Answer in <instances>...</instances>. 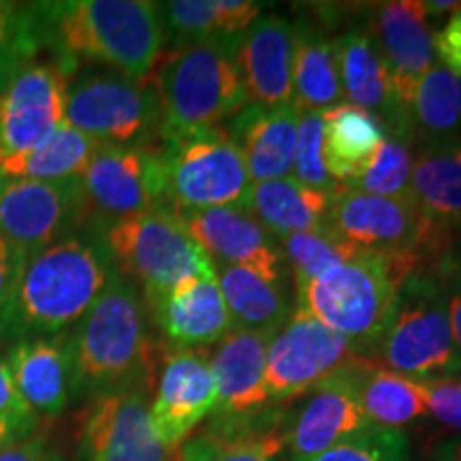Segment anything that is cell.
I'll use <instances>...</instances> for the list:
<instances>
[{"label": "cell", "mask_w": 461, "mask_h": 461, "mask_svg": "<svg viewBox=\"0 0 461 461\" xmlns=\"http://www.w3.org/2000/svg\"><path fill=\"white\" fill-rule=\"evenodd\" d=\"M88 218L79 177H0V233L28 257L71 238Z\"/></svg>", "instance_id": "cell-12"}, {"label": "cell", "mask_w": 461, "mask_h": 461, "mask_svg": "<svg viewBox=\"0 0 461 461\" xmlns=\"http://www.w3.org/2000/svg\"><path fill=\"white\" fill-rule=\"evenodd\" d=\"M79 180L90 216L105 224L167 207L158 146L101 143Z\"/></svg>", "instance_id": "cell-13"}, {"label": "cell", "mask_w": 461, "mask_h": 461, "mask_svg": "<svg viewBox=\"0 0 461 461\" xmlns=\"http://www.w3.org/2000/svg\"><path fill=\"white\" fill-rule=\"evenodd\" d=\"M408 126L414 152L461 143V77L440 62L431 67L408 105Z\"/></svg>", "instance_id": "cell-28"}, {"label": "cell", "mask_w": 461, "mask_h": 461, "mask_svg": "<svg viewBox=\"0 0 461 461\" xmlns=\"http://www.w3.org/2000/svg\"><path fill=\"white\" fill-rule=\"evenodd\" d=\"M65 122L112 146H154L160 109L152 75L137 79L115 71L82 73L68 82Z\"/></svg>", "instance_id": "cell-10"}, {"label": "cell", "mask_w": 461, "mask_h": 461, "mask_svg": "<svg viewBox=\"0 0 461 461\" xmlns=\"http://www.w3.org/2000/svg\"><path fill=\"white\" fill-rule=\"evenodd\" d=\"M148 314L176 350H201L233 330L218 276H197L165 293L143 297Z\"/></svg>", "instance_id": "cell-19"}, {"label": "cell", "mask_w": 461, "mask_h": 461, "mask_svg": "<svg viewBox=\"0 0 461 461\" xmlns=\"http://www.w3.org/2000/svg\"><path fill=\"white\" fill-rule=\"evenodd\" d=\"M350 367L314 387L299 406L285 434L291 461H312L344 438L370 428L357 400Z\"/></svg>", "instance_id": "cell-21"}, {"label": "cell", "mask_w": 461, "mask_h": 461, "mask_svg": "<svg viewBox=\"0 0 461 461\" xmlns=\"http://www.w3.org/2000/svg\"><path fill=\"white\" fill-rule=\"evenodd\" d=\"M115 267L101 238L71 235L28 258L14 297L0 310V338H50L88 312Z\"/></svg>", "instance_id": "cell-3"}, {"label": "cell", "mask_w": 461, "mask_h": 461, "mask_svg": "<svg viewBox=\"0 0 461 461\" xmlns=\"http://www.w3.org/2000/svg\"><path fill=\"white\" fill-rule=\"evenodd\" d=\"M434 267L440 278L442 293H445L448 322H451L455 346L461 357V255H455V250L447 252L445 257L438 258Z\"/></svg>", "instance_id": "cell-42"}, {"label": "cell", "mask_w": 461, "mask_h": 461, "mask_svg": "<svg viewBox=\"0 0 461 461\" xmlns=\"http://www.w3.org/2000/svg\"><path fill=\"white\" fill-rule=\"evenodd\" d=\"M278 244L286 267L291 269L295 291L319 278L327 269L350 261L359 252L344 240H339L330 227L286 235L278 240Z\"/></svg>", "instance_id": "cell-37"}, {"label": "cell", "mask_w": 461, "mask_h": 461, "mask_svg": "<svg viewBox=\"0 0 461 461\" xmlns=\"http://www.w3.org/2000/svg\"><path fill=\"white\" fill-rule=\"evenodd\" d=\"M269 333L230 330L207 357L216 383V412L241 417L261 411L267 395Z\"/></svg>", "instance_id": "cell-23"}, {"label": "cell", "mask_w": 461, "mask_h": 461, "mask_svg": "<svg viewBox=\"0 0 461 461\" xmlns=\"http://www.w3.org/2000/svg\"><path fill=\"white\" fill-rule=\"evenodd\" d=\"M366 357L384 370L414 380L461 374V357L434 263L403 280L393 312Z\"/></svg>", "instance_id": "cell-6"}, {"label": "cell", "mask_w": 461, "mask_h": 461, "mask_svg": "<svg viewBox=\"0 0 461 461\" xmlns=\"http://www.w3.org/2000/svg\"><path fill=\"white\" fill-rule=\"evenodd\" d=\"M412 167L414 148L411 143L397 137H387L367 171L344 188L378 194V197H408Z\"/></svg>", "instance_id": "cell-38"}, {"label": "cell", "mask_w": 461, "mask_h": 461, "mask_svg": "<svg viewBox=\"0 0 461 461\" xmlns=\"http://www.w3.org/2000/svg\"><path fill=\"white\" fill-rule=\"evenodd\" d=\"M0 414L22 420H37V414L28 408L24 397L17 391L7 363H0Z\"/></svg>", "instance_id": "cell-45"}, {"label": "cell", "mask_w": 461, "mask_h": 461, "mask_svg": "<svg viewBox=\"0 0 461 461\" xmlns=\"http://www.w3.org/2000/svg\"><path fill=\"white\" fill-rule=\"evenodd\" d=\"M158 5L165 37L176 39L177 45L240 37L263 14V5L255 0H171Z\"/></svg>", "instance_id": "cell-33"}, {"label": "cell", "mask_w": 461, "mask_h": 461, "mask_svg": "<svg viewBox=\"0 0 461 461\" xmlns=\"http://www.w3.org/2000/svg\"><path fill=\"white\" fill-rule=\"evenodd\" d=\"M7 367L34 414H58L71 402L67 333L20 339L9 350Z\"/></svg>", "instance_id": "cell-25"}, {"label": "cell", "mask_w": 461, "mask_h": 461, "mask_svg": "<svg viewBox=\"0 0 461 461\" xmlns=\"http://www.w3.org/2000/svg\"><path fill=\"white\" fill-rule=\"evenodd\" d=\"M216 276L235 330L274 336L295 308L285 278H265L246 267H216Z\"/></svg>", "instance_id": "cell-29"}, {"label": "cell", "mask_w": 461, "mask_h": 461, "mask_svg": "<svg viewBox=\"0 0 461 461\" xmlns=\"http://www.w3.org/2000/svg\"><path fill=\"white\" fill-rule=\"evenodd\" d=\"M327 227L355 250L431 265L453 250V233L429 221L411 197H378L339 188Z\"/></svg>", "instance_id": "cell-8"}, {"label": "cell", "mask_w": 461, "mask_h": 461, "mask_svg": "<svg viewBox=\"0 0 461 461\" xmlns=\"http://www.w3.org/2000/svg\"><path fill=\"white\" fill-rule=\"evenodd\" d=\"M51 461H65V457H62V455H60V453H58V455H56V457H54V459H51Z\"/></svg>", "instance_id": "cell-50"}, {"label": "cell", "mask_w": 461, "mask_h": 461, "mask_svg": "<svg viewBox=\"0 0 461 461\" xmlns=\"http://www.w3.org/2000/svg\"><path fill=\"white\" fill-rule=\"evenodd\" d=\"M451 461H461V440L451 447Z\"/></svg>", "instance_id": "cell-49"}, {"label": "cell", "mask_w": 461, "mask_h": 461, "mask_svg": "<svg viewBox=\"0 0 461 461\" xmlns=\"http://www.w3.org/2000/svg\"><path fill=\"white\" fill-rule=\"evenodd\" d=\"M214 267H246L282 280L286 263L278 240L246 207L224 205L210 210L176 212Z\"/></svg>", "instance_id": "cell-15"}, {"label": "cell", "mask_w": 461, "mask_h": 461, "mask_svg": "<svg viewBox=\"0 0 461 461\" xmlns=\"http://www.w3.org/2000/svg\"><path fill=\"white\" fill-rule=\"evenodd\" d=\"M423 7L428 15H453L461 11V0H428V3H423Z\"/></svg>", "instance_id": "cell-48"}, {"label": "cell", "mask_w": 461, "mask_h": 461, "mask_svg": "<svg viewBox=\"0 0 461 461\" xmlns=\"http://www.w3.org/2000/svg\"><path fill=\"white\" fill-rule=\"evenodd\" d=\"M361 357L350 339L295 305L288 321L269 339V400L285 402L308 395L314 387L344 372Z\"/></svg>", "instance_id": "cell-11"}, {"label": "cell", "mask_w": 461, "mask_h": 461, "mask_svg": "<svg viewBox=\"0 0 461 461\" xmlns=\"http://www.w3.org/2000/svg\"><path fill=\"white\" fill-rule=\"evenodd\" d=\"M312 461H408V440L402 429L370 425L316 455Z\"/></svg>", "instance_id": "cell-39"}, {"label": "cell", "mask_w": 461, "mask_h": 461, "mask_svg": "<svg viewBox=\"0 0 461 461\" xmlns=\"http://www.w3.org/2000/svg\"><path fill=\"white\" fill-rule=\"evenodd\" d=\"M77 442L79 461H169L171 455L152 428L146 389L90 400Z\"/></svg>", "instance_id": "cell-14"}, {"label": "cell", "mask_w": 461, "mask_h": 461, "mask_svg": "<svg viewBox=\"0 0 461 461\" xmlns=\"http://www.w3.org/2000/svg\"><path fill=\"white\" fill-rule=\"evenodd\" d=\"M227 417V414H222ZM285 448V434L276 425H240L235 417L190 436L169 455V461H274Z\"/></svg>", "instance_id": "cell-34"}, {"label": "cell", "mask_w": 461, "mask_h": 461, "mask_svg": "<svg viewBox=\"0 0 461 461\" xmlns=\"http://www.w3.org/2000/svg\"><path fill=\"white\" fill-rule=\"evenodd\" d=\"M293 176L303 186L336 194L338 184L322 163V112H299L297 148L293 158Z\"/></svg>", "instance_id": "cell-40"}, {"label": "cell", "mask_w": 461, "mask_h": 461, "mask_svg": "<svg viewBox=\"0 0 461 461\" xmlns=\"http://www.w3.org/2000/svg\"><path fill=\"white\" fill-rule=\"evenodd\" d=\"M434 43L440 65L461 77V11L448 17L447 24L434 34Z\"/></svg>", "instance_id": "cell-44"}, {"label": "cell", "mask_w": 461, "mask_h": 461, "mask_svg": "<svg viewBox=\"0 0 461 461\" xmlns=\"http://www.w3.org/2000/svg\"><path fill=\"white\" fill-rule=\"evenodd\" d=\"M295 24L278 14H261L240 34L235 62L252 105H293Z\"/></svg>", "instance_id": "cell-20"}, {"label": "cell", "mask_w": 461, "mask_h": 461, "mask_svg": "<svg viewBox=\"0 0 461 461\" xmlns=\"http://www.w3.org/2000/svg\"><path fill=\"white\" fill-rule=\"evenodd\" d=\"M45 45L39 3L0 0V92L24 68L34 65Z\"/></svg>", "instance_id": "cell-36"}, {"label": "cell", "mask_w": 461, "mask_h": 461, "mask_svg": "<svg viewBox=\"0 0 461 461\" xmlns=\"http://www.w3.org/2000/svg\"><path fill=\"white\" fill-rule=\"evenodd\" d=\"M165 205L173 212L244 205L252 182L227 129H207L158 146Z\"/></svg>", "instance_id": "cell-9"}, {"label": "cell", "mask_w": 461, "mask_h": 461, "mask_svg": "<svg viewBox=\"0 0 461 461\" xmlns=\"http://www.w3.org/2000/svg\"><path fill=\"white\" fill-rule=\"evenodd\" d=\"M367 34L389 71L397 101L408 109L423 77L436 65L434 31L420 0L374 5Z\"/></svg>", "instance_id": "cell-17"}, {"label": "cell", "mask_w": 461, "mask_h": 461, "mask_svg": "<svg viewBox=\"0 0 461 461\" xmlns=\"http://www.w3.org/2000/svg\"><path fill=\"white\" fill-rule=\"evenodd\" d=\"M34 425H37V420H22L0 414V448L20 442L26 434H31Z\"/></svg>", "instance_id": "cell-47"}, {"label": "cell", "mask_w": 461, "mask_h": 461, "mask_svg": "<svg viewBox=\"0 0 461 461\" xmlns=\"http://www.w3.org/2000/svg\"><path fill=\"white\" fill-rule=\"evenodd\" d=\"M45 45L71 77L77 62L105 65L129 77H149L167 41L160 5L149 0L39 3Z\"/></svg>", "instance_id": "cell-2"}, {"label": "cell", "mask_w": 461, "mask_h": 461, "mask_svg": "<svg viewBox=\"0 0 461 461\" xmlns=\"http://www.w3.org/2000/svg\"><path fill=\"white\" fill-rule=\"evenodd\" d=\"M137 286L118 272L67 336L71 397H95L148 389L154 380L157 342Z\"/></svg>", "instance_id": "cell-1"}, {"label": "cell", "mask_w": 461, "mask_h": 461, "mask_svg": "<svg viewBox=\"0 0 461 461\" xmlns=\"http://www.w3.org/2000/svg\"><path fill=\"white\" fill-rule=\"evenodd\" d=\"M101 240L115 272L140 285L143 297L165 293L197 276L216 274L214 263L169 207L109 222Z\"/></svg>", "instance_id": "cell-7"}, {"label": "cell", "mask_w": 461, "mask_h": 461, "mask_svg": "<svg viewBox=\"0 0 461 461\" xmlns=\"http://www.w3.org/2000/svg\"><path fill=\"white\" fill-rule=\"evenodd\" d=\"M339 86L350 105L366 109L389 137L411 143L408 109L397 101L389 71L366 28H350L333 39Z\"/></svg>", "instance_id": "cell-22"}, {"label": "cell", "mask_w": 461, "mask_h": 461, "mask_svg": "<svg viewBox=\"0 0 461 461\" xmlns=\"http://www.w3.org/2000/svg\"><path fill=\"white\" fill-rule=\"evenodd\" d=\"M216 411V383L210 361L201 350H176L165 355L149 402V420L169 453L186 442L193 431Z\"/></svg>", "instance_id": "cell-16"}, {"label": "cell", "mask_w": 461, "mask_h": 461, "mask_svg": "<svg viewBox=\"0 0 461 461\" xmlns=\"http://www.w3.org/2000/svg\"><path fill=\"white\" fill-rule=\"evenodd\" d=\"M295 105H248L229 122L227 135L244 157L252 184L291 176L297 148Z\"/></svg>", "instance_id": "cell-24"}, {"label": "cell", "mask_w": 461, "mask_h": 461, "mask_svg": "<svg viewBox=\"0 0 461 461\" xmlns=\"http://www.w3.org/2000/svg\"><path fill=\"white\" fill-rule=\"evenodd\" d=\"M240 37H212L176 45L154 68L158 141L218 129L248 105L235 62Z\"/></svg>", "instance_id": "cell-4"}, {"label": "cell", "mask_w": 461, "mask_h": 461, "mask_svg": "<svg viewBox=\"0 0 461 461\" xmlns=\"http://www.w3.org/2000/svg\"><path fill=\"white\" fill-rule=\"evenodd\" d=\"M387 137L370 112L339 103L322 112V163L333 180L348 186L367 171Z\"/></svg>", "instance_id": "cell-26"}, {"label": "cell", "mask_w": 461, "mask_h": 461, "mask_svg": "<svg viewBox=\"0 0 461 461\" xmlns=\"http://www.w3.org/2000/svg\"><path fill=\"white\" fill-rule=\"evenodd\" d=\"M101 143L62 122L43 143L28 152L11 154L0 163V177L32 180H71L79 177Z\"/></svg>", "instance_id": "cell-35"}, {"label": "cell", "mask_w": 461, "mask_h": 461, "mask_svg": "<svg viewBox=\"0 0 461 461\" xmlns=\"http://www.w3.org/2000/svg\"><path fill=\"white\" fill-rule=\"evenodd\" d=\"M28 257L24 250L11 244V241L0 233V310L14 297L17 285L28 265Z\"/></svg>", "instance_id": "cell-43"}, {"label": "cell", "mask_w": 461, "mask_h": 461, "mask_svg": "<svg viewBox=\"0 0 461 461\" xmlns=\"http://www.w3.org/2000/svg\"><path fill=\"white\" fill-rule=\"evenodd\" d=\"M56 455L58 451L48 445L45 436H31L0 448V461H51Z\"/></svg>", "instance_id": "cell-46"}, {"label": "cell", "mask_w": 461, "mask_h": 461, "mask_svg": "<svg viewBox=\"0 0 461 461\" xmlns=\"http://www.w3.org/2000/svg\"><path fill=\"white\" fill-rule=\"evenodd\" d=\"M408 197L440 229L461 230V143L417 154Z\"/></svg>", "instance_id": "cell-32"}, {"label": "cell", "mask_w": 461, "mask_h": 461, "mask_svg": "<svg viewBox=\"0 0 461 461\" xmlns=\"http://www.w3.org/2000/svg\"><path fill=\"white\" fill-rule=\"evenodd\" d=\"M355 393L370 425L402 429L428 414L423 383L402 376L361 357L350 367Z\"/></svg>", "instance_id": "cell-30"}, {"label": "cell", "mask_w": 461, "mask_h": 461, "mask_svg": "<svg viewBox=\"0 0 461 461\" xmlns=\"http://www.w3.org/2000/svg\"><path fill=\"white\" fill-rule=\"evenodd\" d=\"M333 194L303 186L295 177L252 184L244 205L276 240L327 227Z\"/></svg>", "instance_id": "cell-27"}, {"label": "cell", "mask_w": 461, "mask_h": 461, "mask_svg": "<svg viewBox=\"0 0 461 461\" xmlns=\"http://www.w3.org/2000/svg\"><path fill=\"white\" fill-rule=\"evenodd\" d=\"M333 39L310 22L295 24L293 105L297 112H327L342 101Z\"/></svg>", "instance_id": "cell-31"}, {"label": "cell", "mask_w": 461, "mask_h": 461, "mask_svg": "<svg viewBox=\"0 0 461 461\" xmlns=\"http://www.w3.org/2000/svg\"><path fill=\"white\" fill-rule=\"evenodd\" d=\"M68 77L58 65H31L0 92L5 158L37 148L65 122Z\"/></svg>", "instance_id": "cell-18"}, {"label": "cell", "mask_w": 461, "mask_h": 461, "mask_svg": "<svg viewBox=\"0 0 461 461\" xmlns=\"http://www.w3.org/2000/svg\"><path fill=\"white\" fill-rule=\"evenodd\" d=\"M423 383L425 406L442 428L461 434V378L420 380Z\"/></svg>", "instance_id": "cell-41"}, {"label": "cell", "mask_w": 461, "mask_h": 461, "mask_svg": "<svg viewBox=\"0 0 461 461\" xmlns=\"http://www.w3.org/2000/svg\"><path fill=\"white\" fill-rule=\"evenodd\" d=\"M423 263L357 252L295 291V305L350 339L366 357L393 312L403 280Z\"/></svg>", "instance_id": "cell-5"}]
</instances>
